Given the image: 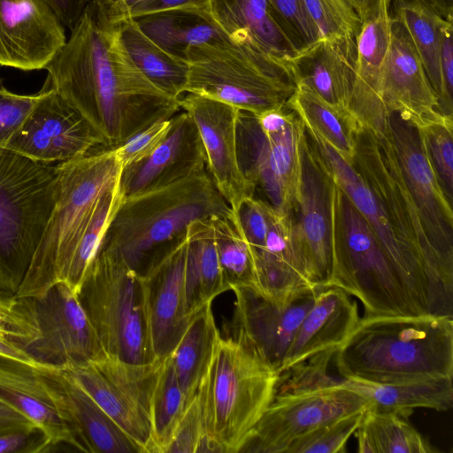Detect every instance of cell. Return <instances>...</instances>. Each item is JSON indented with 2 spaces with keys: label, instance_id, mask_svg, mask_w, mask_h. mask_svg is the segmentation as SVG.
<instances>
[{
  "label": "cell",
  "instance_id": "cell-20",
  "mask_svg": "<svg viewBox=\"0 0 453 453\" xmlns=\"http://www.w3.org/2000/svg\"><path fill=\"white\" fill-rule=\"evenodd\" d=\"M65 42V26L46 0H0V65L45 69Z\"/></svg>",
  "mask_w": 453,
  "mask_h": 453
},
{
  "label": "cell",
  "instance_id": "cell-25",
  "mask_svg": "<svg viewBox=\"0 0 453 453\" xmlns=\"http://www.w3.org/2000/svg\"><path fill=\"white\" fill-rule=\"evenodd\" d=\"M392 22V15L386 11L364 22L356 38V73L349 111L361 126L377 135H383L387 125L388 111L380 96V85Z\"/></svg>",
  "mask_w": 453,
  "mask_h": 453
},
{
  "label": "cell",
  "instance_id": "cell-5",
  "mask_svg": "<svg viewBox=\"0 0 453 453\" xmlns=\"http://www.w3.org/2000/svg\"><path fill=\"white\" fill-rule=\"evenodd\" d=\"M331 271L325 288L360 300L365 316L422 315L370 225L334 180Z\"/></svg>",
  "mask_w": 453,
  "mask_h": 453
},
{
  "label": "cell",
  "instance_id": "cell-39",
  "mask_svg": "<svg viewBox=\"0 0 453 453\" xmlns=\"http://www.w3.org/2000/svg\"><path fill=\"white\" fill-rule=\"evenodd\" d=\"M187 406L169 355L161 362L151 397V453H165Z\"/></svg>",
  "mask_w": 453,
  "mask_h": 453
},
{
  "label": "cell",
  "instance_id": "cell-57",
  "mask_svg": "<svg viewBox=\"0 0 453 453\" xmlns=\"http://www.w3.org/2000/svg\"><path fill=\"white\" fill-rule=\"evenodd\" d=\"M36 426L32 420L0 399V432Z\"/></svg>",
  "mask_w": 453,
  "mask_h": 453
},
{
  "label": "cell",
  "instance_id": "cell-37",
  "mask_svg": "<svg viewBox=\"0 0 453 453\" xmlns=\"http://www.w3.org/2000/svg\"><path fill=\"white\" fill-rule=\"evenodd\" d=\"M123 200L119 181L99 197L79 232L58 280L76 294Z\"/></svg>",
  "mask_w": 453,
  "mask_h": 453
},
{
  "label": "cell",
  "instance_id": "cell-22",
  "mask_svg": "<svg viewBox=\"0 0 453 453\" xmlns=\"http://www.w3.org/2000/svg\"><path fill=\"white\" fill-rule=\"evenodd\" d=\"M380 96L388 113L396 111L420 128L448 119L439 111L437 96L410 35L394 17Z\"/></svg>",
  "mask_w": 453,
  "mask_h": 453
},
{
  "label": "cell",
  "instance_id": "cell-43",
  "mask_svg": "<svg viewBox=\"0 0 453 453\" xmlns=\"http://www.w3.org/2000/svg\"><path fill=\"white\" fill-rule=\"evenodd\" d=\"M363 414L352 413L320 426L295 440L285 453H344Z\"/></svg>",
  "mask_w": 453,
  "mask_h": 453
},
{
  "label": "cell",
  "instance_id": "cell-54",
  "mask_svg": "<svg viewBox=\"0 0 453 453\" xmlns=\"http://www.w3.org/2000/svg\"><path fill=\"white\" fill-rule=\"evenodd\" d=\"M65 27L71 30L78 23L90 0H46Z\"/></svg>",
  "mask_w": 453,
  "mask_h": 453
},
{
  "label": "cell",
  "instance_id": "cell-12",
  "mask_svg": "<svg viewBox=\"0 0 453 453\" xmlns=\"http://www.w3.org/2000/svg\"><path fill=\"white\" fill-rule=\"evenodd\" d=\"M162 360L134 365L106 354L65 370L143 453H151L150 403Z\"/></svg>",
  "mask_w": 453,
  "mask_h": 453
},
{
  "label": "cell",
  "instance_id": "cell-19",
  "mask_svg": "<svg viewBox=\"0 0 453 453\" xmlns=\"http://www.w3.org/2000/svg\"><path fill=\"white\" fill-rule=\"evenodd\" d=\"M180 106L191 117L202 142L206 168L219 193L236 211L242 201L254 196L238 161L236 126L239 110L223 102L185 93Z\"/></svg>",
  "mask_w": 453,
  "mask_h": 453
},
{
  "label": "cell",
  "instance_id": "cell-45",
  "mask_svg": "<svg viewBox=\"0 0 453 453\" xmlns=\"http://www.w3.org/2000/svg\"><path fill=\"white\" fill-rule=\"evenodd\" d=\"M282 30L298 54L322 39L303 0H269Z\"/></svg>",
  "mask_w": 453,
  "mask_h": 453
},
{
  "label": "cell",
  "instance_id": "cell-1",
  "mask_svg": "<svg viewBox=\"0 0 453 453\" xmlns=\"http://www.w3.org/2000/svg\"><path fill=\"white\" fill-rule=\"evenodd\" d=\"M123 18L109 0H90L71 36L45 69L46 81L115 149L151 124L181 111L127 52Z\"/></svg>",
  "mask_w": 453,
  "mask_h": 453
},
{
  "label": "cell",
  "instance_id": "cell-27",
  "mask_svg": "<svg viewBox=\"0 0 453 453\" xmlns=\"http://www.w3.org/2000/svg\"><path fill=\"white\" fill-rule=\"evenodd\" d=\"M356 61V39H321L298 54L290 67L296 83L305 84L331 105L350 113Z\"/></svg>",
  "mask_w": 453,
  "mask_h": 453
},
{
  "label": "cell",
  "instance_id": "cell-26",
  "mask_svg": "<svg viewBox=\"0 0 453 453\" xmlns=\"http://www.w3.org/2000/svg\"><path fill=\"white\" fill-rule=\"evenodd\" d=\"M358 320L357 303L349 294L337 288L319 289L288 347L279 373L323 350L337 349Z\"/></svg>",
  "mask_w": 453,
  "mask_h": 453
},
{
  "label": "cell",
  "instance_id": "cell-32",
  "mask_svg": "<svg viewBox=\"0 0 453 453\" xmlns=\"http://www.w3.org/2000/svg\"><path fill=\"white\" fill-rule=\"evenodd\" d=\"M342 386L368 400V409L406 418L415 408L444 411L453 403L452 380L371 384L343 378Z\"/></svg>",
  "mask_w": 453,
  "mask_h": 453
},
{
  "label": "cell",
  "instance_id": "cell-18",
  "mask_svg": "<svg viewBox=\"0 0 453 453\" xmlns=\"http://www.w3.org/2000/svg\"><path fill=\"white\" fill-rule=\"evenodd\" d=\"M319 289L305 288L275 303L251 286L236 287L227 334H239L279 372L290 343Z\"/></svg>",
  "mask_w": 453,
  "mask_h": 453
},
{
  "label": "cell",
  "instance_id": "cell-47",
  "mask_svg": "<svg viewBox=\"0 0 453 453\" xmlns=\"http://www.w3.org/2000/svg\"><path fill=\"white\" fill-rule=\"evenodd\" d=\"M273 208L260 198L247 196L235 212L252 253L264 250Z\"/></svg>",
  "mask_w": 453,
  "mask_h": 453
},
{
  "label": "cell",
  "instance_id": "cell-8",
  "mask_svg": "<svg viewBox=\"0 0 453 453\" xmlns=\"http://www.w3.org/2000/svg\"><path fill=\"white\" fill-rule=\"evenodd\" d=\"M187 63L185 93L207 96L256 116L286 106L296 88L288 66L229 37L190 48Z\"/></svg>",
  "mask_w": 453,
  "mask_h": 453
},
{
  "label": "cell",
  "instance_id": "cell-6",
  "mask_svg": "<svg viewBox=\"0 0 453 453\" xmlns=\"http://www.w3.org/2000/svg\"><path fill=\"white\" fill-rule=\"evenodd\" d=\"M60 191L27 273L15 296L38 297L58 282L75 239L122 166L113 149L96 148L57 165Z\"/></svg>",
  "mask_w": 453,
  "mask_h": 453
},
{
  "label": "cell",
  "instance_id": "cell-48",
  "mask_svg": "<svg viewBox=\"0 0 453 453\" xmlns=\"http://www.w3.org/2000/svg\"><path fill=\"white\" fill-rule=\"evenodd\" d=\"M42 96L19 95L9 91L0 80V148H5Z\"/></svg>",
  "mask_w": 453,
  "mask_h": 453
},
{
  "label": "cell",
  "instance_id": "cell-41",
  "mask_svg": "<svg viewBox=\"0 0 453 453\" xmlns=\"http://www.w3.org/2000/svg\"><path fill=\"white\" fill-rule=\"evenodd\" d=\"M337 349L323 350L280 372L273 396L301 394L341 386L342 377H335L328 372L329 364Z\"/></svg>",
  "mask_w": 453,
  "mask_h": 453
},
{
  "label": "cell",
  "instance_id": "cell-49",
  "mask_svg": "<svg viewBox=\"0 0 453 453\" xmlns=\"http://www.w3.org/2000/svg\"><path fill=\"white\" fill-rule=\"evenodd\" d=\"M171 127L172 118L158 120L113 149L122 168L150 154L168 134Z\"/></svg>",
  "mask_w": 453,
  "mask_h": 453
},
{
  "label": "cell",
  "instance_id": "cell-56",
  "mask_svg": "<svg viewBox=\"0 0 453 453\" xmlns=\"http://www.w3.org/2000/svg\"><path fill=\"white\" fill-rule=\"evenodd\" d=\"M0 355L35 367L52 366L36 361L20 344L0 335Z\"/></svg>",
  "mask_w": 453,
  "mask_h": 453
},
{
  "label": "cell",
  "instance_id": "cell-11",
  "mask_svg": "<svg viewBox=\"0 0 453 453\" xmlns=\"http://www.w3.org/2000/svg\"><path fill=\"white\" fill-rule=\"evenodd\" d=\"M304 125L296 113L280 132L265 134L257 116L238 112L236 137L241 171L254 191L281 213L290 214L297 199L301 177L300 145Z\"/></svg>",
  "mask_w": 453,
  "mask_h": 453
},
{
  "label": "cell",
  "instance_id": "cell-28",
  "mask_svg": "<svg viewBox=\"0 0 453 453\" xmlns=\"http://www.w3.org/2000/svg\"><path fill=\"white\" fill-rule=\"evenodd\" d=\"M208 11L232 41L256 48L291 69L298 52L278 23L269 0H210Z\"/></svg>",
  "mask_w": 453,
  "mask_h": 453
},
{
  "label": "cell",
  "instance_id": "cell-34",
  "mask_svg": "<svg viewBox=\"0 0 453 453\" xmlns=\"http://www.w3.org/2000/svg\"><path fill=\"white\" fill-rule=\"evenodd\" d=\"M219 334L211 303H207L191 316L187 328L170 355L188 404L199 390Z\"/></svg>",
  "mask_w": 453,
  "mask_h": 453
},
{
  "label": "cell",
  "instance_id": "cell-52",
  "mask_svg": "<svg viewBox=\"0 0 453 453\" xmlns=\"http://www.w3.org/2000/svg\"><path fill=\"white\" fill-rule=\"evenodd\" d=\"M453 22L445 27L441 47V93L438 99L440 113L453 119Z\"/></svg>",
  "mask_w": 453,
  "mask_h": 453
},
{
  "label": "cell",
  "instance_id": "cell-2",
  "mask_svg": "<svg viewBox=\"0 0 453 453\" xmlns=\"http://www.w3.org/2000/svg\"><path fill=\"white\" fill-rule=\"evenodd\" d=\"M339 376L371 384L453 379V316H364L334 356Z\"/></svg>",
  "mask_w": 453,
  "mask_h": 453
},
{
  "label": "cell",
  "instance_id": "cell-9",
  "mask_svg": "<svg viewBox=\"0 0 453 453\" xmlns=\"http://www.w3.org/2000/svg\"><path fill=\"white\" fill-rule=\"evenodd\" d=\"M77 296L108 356L134 365L159 359L151 347L142 275L99 250Z\"/></svg>",
  "mask_w": 453,
  "mask_h": 453
},
{
  "label": "cell",
  "instance_id": "cell-29",
  "mask_svg": "<svg viewBox=\"0 0 453 453\" xmlns=\"http://www.w3.org/2000/svg\"><path fill=\"white\" fill-rule=\"evenodd\" d=\"M41 368L0 355V399L32 420L53 447L65 443L78 449L51 400Z\"/></svg>",
  "mask_w": 453,
  "mask_h": 453
},
{
  "label": "cell",
  "instance_id": "cell-59",
  "mask_svg": "<svg viewBox=\"0 0 453 453\" xmlns=\"http://www.w3.org/2000/svg\"><path fill=\"white\" fill-rule=\"evenodd\" d=\"M122 18H128L130 12L148 0H109Z\"/></svg>",
  "mask_w": 453,
  "mask_h": 453
},
{
  "label": "cell",
  "instance_id": "cell-33",
  "mask_svg": "<svg viewBox=\"0 0 453 453\" xmlns=\"http://www.w3.org/2000/svg\"><path fill=\"white\" fill-rule=\"evenodd\" d=\"M287 105L296 111L307 130L320 137L347 162L352 161L356 134L361 125L350 113L331 105L300 82Z\"/></svg>",
  "mask_w": 453,
  "mask_h": 453
},
{
  "label": "cell",
  "instance_id": "cell-14",
  "mask_svg": "<svg viewBox=\"0 0 453 453\" xmlns=\"http://www.w3.org/2000/svg\"><path fill=\"white\" fill-rule=\"evenodd\" d=\"M369 407L368 400L342 385L273 396L239 453H285L290 443L315 428Z\"/></svg>",
  "mask_w": 453,
  "mask_h": 453
},
{
  "label": "cell",
  "instance_id": "cell-35",
  "mask_svg": "<svg viewBox=\"0 0 453 453\" xmlns=\"http://www.w3.org/2000/svg\"><path fill=\"white\" fill-rule=\"evenodd\" d=\"M120 37L129 57L142 73L166 95L180 99L186 92L188 65L176 58L145 35L131 18H123Z\"/></svg>",
  "mask_w": 453,
  "mask_h": 453
},
{
  "label": "cell",
  "instance_id": "cell-58",
  "mask_svg": "<svg viewBox=\"0 0 453 453\" xmlns=\"http://www.w3.org/2000/svg\"><path fill=\"white\" fill-rule=\"evenodd\" d=\"M442 19L453 22V0H425Z\"/></svg>",
  "mask_w": 453,
  "mask_h": 453
},
{
  "label": "cell",
  "instance_id": "cell-10",
  "mask_svg": "<svg viewBox=\"0 0 453 453\" xmlns=\"http://www.w3.org/2000/svg\"><path fill=\"white\" fill-rule=\"evenodd\" d=\"M305 131L335 182L370 225L418 311L422 315L453 316V289L400 240L380 201L352 165L317 134Z\"/></svg>",
  "mask_w": 453,
  "mask_h": 453
},
{
  "label": "cell",
  "instance_id": "cell-13",
  "mask_svg": "<svg viewBox=\"0 0 453 453\" xmlns=\"http://www.w3.org/2000/svg\"><path fill=\"white\" fill-rule=\"evenodd\" d=\"M388 141L426 234L444 265L453 271V211L429 161L420 127L396 111L388 113Z\"/></svg>",
  "mask_w": 453,
  "mask_h": 453
},
{
  "label": "cell",
  "instance_id": "cell-53",
  "mask_svg": "<svg viewBox=\"0 0 453 453\" xmlns=\"http://www.w3.org/2000/svg\"><path fill=\"white\" fill-rule=\"evenodd\" d=\"M209 2L210 0H148L134 7L128 18L175 8L208 9Z\"/></svg>",
  "mask_w": 453,
  "mask_h": 453
},
{
  "label": "cell",
  "instance_id": "cell-23",
  "mask_svg": "<svg viewBox=\"0 0 453 453\" xmlns=\"http://www.w3.org/2000/svg\"><path fill=\"white\" fill-rule=\"evenodd\" d=\"M49 394L78 449L90 453H143L65 369L41 368Z\"/></svg>",
  "mask_w": 453,
  "mask_h": 453
},
{
  "label": "cell",
  "instance_id": "cell-40",
  "mask_svg": "<svg viewBox=\"0 0 453 453\" xmlns=\"http://www.w3.org/2000/svg\"><path fill=\"white\" fill-rule=\"evenodd\" d=\"M214 237L223 278L228 290L236 287L255 288L252 250L234 211L213 219Z\"/></svg>",
  "mask_w": 453,
  "mask_h": 453
},
{
  "label": "cell",
  "instance_id": "cell-24",
  "mask_svg": "<svg viewBox=\"0 0 453 453\" xmlns=\"http://www.w3.org/2000/svg\"><path fill=\"white\" fill-rule=\"evenodd\" d=\"M206 168L198 130L180 111L163 142L146 157L122 168L119 187L124 197L161 188Z\"/></svg>",
  "mask_w": 453,
  "mask_h": 453
},
{
  "label": "cell",
  "instance_id": "cell-50",
  "mask_svg": "<svg viewBox=\"0 0 453 453\" xmlns=\"http://www.w3.org/2000/svg\"><path fill=\"white\" fill-rule=\"evenodd\" d=\"M203 435L202 414L196 394L183 412L165 453L198 452Z\"/></svg>",
  "mask_w": 453,
  "mask_h": 453
},
{
  "label": "cell",
  "instance_id": "cell-38",
  "mask_svg": "<svg viewBox=\"0 0 453 453\" xmlns=\"http://www.w3.org/2000/svg\"><path fill=\"white\" fill-rule=\"evenodd\" d=\"M354 434L359 453H434L429 441L409 422L393 413L367 409Z\"/></svg>",
  "mask_w": 453,
  "mask_h": 453
},
{
  "label": "cell",
  "instance_id": "cell-4",
  "mask_svg": "<svg viewBox=\"0 0 453 453\" xmlns=\"http://www.w3.org/2000/svg\"><path fill=\"white\" fill-rule=\"evenodd\" d=\"M278 371L242 336L217 338L197 392L203 422L198 452L239 453L272 402Z\"/></svg>",
  "mask_w": 453,
  "mask_h": 453
},
{
  "label": "cell",
  "instance_id": "cell-31",
  "mask_svg": "<svg viewBox=\"0 0 453 453\" xmlns=\"http://www.w3.org/2000/svg\"><path fill=\"white\" fill-rule=\"evenodd\" d=\"M187 240L185 296L187 311L192 316L228 288L219 265L213 219L190 223Z\"/></svg>",
  "mask_w": 453,
  "mask_h": 453
},
{
  "label": "cell",
  "instance_id": "cell-36",
  "mask_svg": "<svg viewBox=\"0 0 453 453\" xmlns=\"http://www.w3.org/2000/svg\"><path fill=\"white\" fill-rule=\"evenodd\" d=\"M394 18L403 24L419 56L437 101L441 93V47L449 23L425 0H394Z\"/></svg>",
  "mask_w": 453,
  "mask_h": 453
},
{
  "label": "cell",
  "instance_id": "cell-42",
  "mask_svg": "<svg viewBox=\"0 0 453 453\" xmlns=\"http://www.w3.org/2000/svg\"><path fill=\"white\" fill-rule=\"evenodd\" d=\"M322 39H356L362 21L345 0H303Z\"/></svg>",
  "mask_w": 453,
  "mask_h": 453
},
{
  "label": "cell",
  "instance_id": "cell-15",
  "mask_svg": "<svg viewBox=\"0 0 453 453\" xmlns=\"http://www.w3.org/2000/svg\"><path fill=\"white\" fill-rule=\"evenodd\" d=\"M40 336L24 349L38 362L63 369L96 362L106 353L77 294L59 281L27 297Z\"/></svg>",
  "mask_w": 453,
  "mask_h": 453
},
{
  "label": "cell",
  "instance_id": "cell-21",
  "mask_svg": "<svg viewBox=\"0 0 453 453\" xmlns=\"http://www.w3.org/2000/svg\"><path fill=\"white\" fill-rule=\"evenodd\" d=\"M186 234L142 274L149 332L153 353L171 355L191 319L185 296Z\"/></svg>",
  "mask_w": 453,
  "mask_h": 453
},
{
  "label": "cell",
  "instance_id": "cell-30",
  "mask_svg": "<svg viewBox=\"0 0 453 453\" xmlns=\"http://www.w3.org/2000/svg\"><path fill=\"white\" fill-rule=\"evenodd\" d=\"M131 19L161 49L186 62L190 48L228 37L208 9L175 8Z\"/></svg>",
  "mask_w": 453,
  "mask_h": 453
},
{
  "label": "cell",
  "instance_id": "cell-3",
  "mask_svg": "<svg viewBox=\"0 0 453 453\" xmlns=\"http://www.w3.org/2000/svg\"><path fill=\"white\" fill-rule=\"evenodd\" d=\"M231 211L205 168L172 184L124 197L99 250L142 275L186 234L190 223Z\"/></svg>",
  "mask_w": 453,
  "mask_h": 453
},
{
  "label": "cell",
  "instance_id": "cell-46",
  "mask_svg": "<svg viewBox=\"0 0 453 453\" xmlns=\"http://www.w3.org/2000/svg\"><path fill=\"white\" fill-rule=\"evenodd\" d=\"M0 335L23 348L39 338L40 331L28 298L0 290Z\"/></svg>",
  "mask_w": 453,
  "mask_h": 453
},
{
  "label": "cell",
  "instance_id": "cell-17",
  "mask_svg": "<svg viewBox=\"0 0 453 453\" xmlns=\"http://www.w3.org/2000/svg\"><path fill=\"white\" fill-rule=\"evenodd\" d=\"M42 96L5 148L34 161L62 163L104 147L87 120L47 81Z\"/></svg>",
  "mask_w": 453,
  "mask_h": 453
},
{
  "label": "cell",
  "instance_id": "cell-44",
  "mask_svg": "<svg viewBox=\"0 0 453 453\" xmlns=\"http://www.w3.org/2000/svg\"><path fill=\"white\" fill-rule=\"evenodd\" d=\"M426 153L440 186L453 202V119H444L421 128Z\"/></svg>",
  "mask_w": 453,
  "mask_h": 453
},
{
  "label": "cell",
  "instance_id": "cell-51",
  "mask_svg": "<svg viewBox=\"0 0 453 453\" xmlns=\"http://www.w3.org/2000/svg\"><path fill=\"white\" fill-rule=\"evenodd\" d=\"M52 444L37 426L0 432V453H40L50 451Z\"/></svg>",
  "mask_w": 453,
  "mask_h": 453
},
{
  "label": "cell",
  "instance_id": "cell-55",
  "mask_svg": "<svg viewBox=\"0 0 453 453\" xmlns=\"http://www.w3.org/2000/svg\"><path fill=\"white\" fill-rule=\"evenodd\" d=\"M356 12L362 23L389 11L394 0H345Z\"/></svg>",
  "mask_w": 453,
  "mask_h": 453
},
{
  "label": "cell",
  "instance_id": "cell-16",
  "mask_svg": "<svg viewBox=\"0 0 453 453\" xmlns=\"http://www.w3.org/2000/svg\"><path fill=\"white\" fill-rule=\"evenodd\" d=\"M296 203L289 214L312 286L324 288L331 271L332 196L334 179L305 131L301 145Z\"/></svg>",
  "mask_w": 453,
  "mask_h": 453
},
{
  "label": "cell",
  "instance_id": "cell-7",
  "mask_svg": "<svg viewBox=\"0 0 453 453\" xmlns=\"http://www.w3.org/2000/svg\"><path fill=\"white\" fill-rule=\"evenodd\" d=\"M59 191L57 165L0 148V290H19Z\"/></svg>",
  "mask_w": 453,
  "mask_h": 453
}]
</instances>
